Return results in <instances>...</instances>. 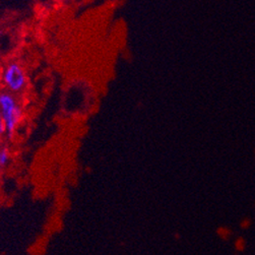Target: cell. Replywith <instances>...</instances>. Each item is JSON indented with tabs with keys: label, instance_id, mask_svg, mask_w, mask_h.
<instances>
[{
	"label": "cell",
	"instance_id": "obj_1",
	"mask_svg": "<svg viewBox=\"0 0 255 255\" xmlns=\"http://www.w3.org/2000/svg\"><path fill=\"white\" fill-rule=\"evenodd\" d=\"M0 111L4 123L5 133L11 137L22 118L21 107L11 93H0Z\"/></svg>",
	"mask_w": 255,
	"mask_h": 255
},
{
	"label": "cell",
	"instance_id": "obj_2",
	"mask_svg": "<svg viewBox=\"0 0 255 255\" xmlns=\"http://www.w3.org/2000/svg\"><path fill=\"white\" fill-rule=\"evenodd\" d=\"M2 82L9 93H19L27 86V75L20 64L12 62L3 70Z\"/></svg>",
	"mask_w": 255,
	"mask_h": 255
},
{
	"label": "cell",
	"instance_id": "obj_3",
	"mask_svg": "<svg viewBox=\"0 0 255 255\" xmlns=\"http://www.w3.org/2000/svg\"><path fill=\"white\" fill-rule=\"evenodd\" d=\"M9 160V152L6 148H0V162L1 165L4 166Z\"/></svg>",
	"mask_w": 255,
	"mask_h": 255
},
{
	"label": "cell",
	"instance_id": "obj_4",
	"mask_svg": "<svg viewBox=\"0 0 255 255\" xmlns=\"http://www.w3.org/2000/svg\"><path fill=\"white\" fill-rule=\"evenodd\" d=\"M5 132V128H4V123H3V119H2V115H1V111H0V134H2Z\"/></svg>",
	"mask_w": 255,
	"mask_h": 255
},
{
	"label": "cell",
	"instance_id": "obj_5",
	"mask_svg": "<svg viewBox=\"0 0 255 255\" xmlns=\"http://www.w3.org/2000/svg\"><path fill=\"white\" fill-rule=\"evenodd\" d=\"M1 167H2V165H1V162H0V169H1Z\"/></svg>",
	"mask_w": 255,
	"mask_h": 255
}]
</instances>
